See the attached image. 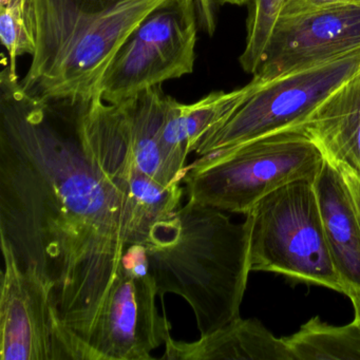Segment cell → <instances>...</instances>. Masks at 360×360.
Wrapping results in <instances>:
<instances>
[{
  "label": "cell",
  "instance_id": "1",
  "mask_svg": "<svg viewBox=\"0 0 360 360\" xmlns=\"http://www.w3.org/2000/svg\"><path fill=\"white\" fill-rule=\"evenodd\" d=\"M121 104L68 105L0 75V239L53 288L65 326L89 343L130 245H143Z\"/></svg>",
  "mask_w": 360,
  "mask_h": 360
},
{
  "label": "cell",
  "instance_id": "2",
  "mask_svg": "<svg viewBox=\"0 0 360 360\" xmlns=\"http://www.w3.org/2000/svg\"><path fill=\"white\" fill-rule=\"evenodd\" d=\"M158 297H182L201 336L240 317L250 275L245 222L188 200L155 224L144 244Z\"/></svg>",
  "mask_w": 360,
  "mask_h": 360
},
{
  "label": "cell",
  "instance_id": "3",
  "mask_svg": "<svg viewBox=\"0 0 360 360\" xmlns=\"http://www.w3.org/2000/svg\"><path fill=\"white\" fill-rule=\"evenodd\" d=\"M164 1L22 0L34 50L20 85L47 102L89 103L120 48Z\"/></svg>",
  "mask_w": 360,
  "mask_h": 360
},
{
  "label": "cell",
  "instance_id": "4",
  "mask_svg": "<svg viewBox=\"0 0 360 360\" xmlns=\"http://www.w3.org/2000/svg\"><path fill=\"white\" fill-rule=\"evenodd\" d=\"M323 161L309 136L286 131L201 155L188 166L182 183L195 203L246 214L279 187L303 179L314 181Z\"/></svg>",
  "mask_w": 360,
  "mask_h": 360
},
{
  "label": "cell",
  "instance_id": "5",
  "mask_svg": "<svg viewBox=\"0 0 360 360\" xmlns=\"http://www.w3.org/2000/svg\"><path fill=\"white\" fill-rule=\"evenodd\" d=\"M244 222L250 271L280 274L347 295L326 240L313 180L276 189L245 214Z\"/></svg>",
  "mask_w": 360,
  "mask_h": 360
},
{
  "label": "cell",
  "instance_id": "6",
  "mask_svg": "<svg viewBox=\"0 0 360 360\" xmlns=\"http://www.w3.org/2000/svg\"><path fill=\"white\" fill-rule=\"evenodd\" d=\"M359 72L357 47L269 79H260L258 87L231 117L204 136L195 153L201 157L296 131L333 92Z\"/></svg>",
  "mask_w": 360,
  "mask_h": 360
},
{
  "label": "cell",
  "instance_id": "7",
  "mask_svg": "<svg viewBox=\"0 0 360 360\" xmlns=\"http://www.w3.org/2000/svg\"><path fill=\"white\" fill-rule=\"evenodd\" d=\"M197 0H165L132 31L109 66L101 96L120 104L195 70Z\"/></svg>",
  "mask_w": 360,
  "mask_h": 360
},
{
  "label": "cell",
  "instance_id": "8",
  "mask_svg": "<svg viewBox=\"0 0 360 360\" xmlns=\"http://www.w3.org/2000/svg\"><path fill=\"white\" fill-rule=\"evenodd\" d=\"M0 244V360H88L60 318L53 288L37 271L22 269L6 240Z\"/></svg>",
  "mask_w": 360,
  "mask_h": 360
},
{
  "label": "cell",
  "instance_id": "9",
  "mask_svg": "<svg viewBox=\"0 0 360 360\" xmlns=\"http://www.w3.org/2000/svg\"><path fill=\"white\" fill-rule=\"evenodd\" d=\"M149 273L122 263L110 298L96 322L89 347L92 360H151L165 343L172 324L161 316Z\"/></svg>",
  "mask_w": 360,
  "mask_h": 360
},
{
  "label": "cell",
  "instance_id": "10",
  "mask_svg": "<svg viewBox=\"0 0 360 360\" xmlns=\"http://www.w3.org/2000/svg\"><path fill=\"white\" fill-rule=\"evenodd\" d=\"M357 47H360V5L282 18L252 77L269 79Z\"/></svg>",
  "mask_w": 360,
  "mask_h": 360
},
{
  "label": "cell",
  "instance_id": "11",
  "mask_svg": "<svg viewBox=\"0 0 360 360\" xmlns=\"http://www.w3.org/2000/svg\"><path fill=\"white\" fill-rule=\"evenodd\" d=\"M314 187L337 271L347 292L360 290V218L351 191L338 168L326 158Z\"/></svg>",
  "mask_w": 360,
  "mask_h": 360
},
{
  "label": "cell",
  "instance_id": "12",
  "mask_svg": "<svg viewBox=\"0 0 360 360\" xmlns=\"http://www.w3.org/2000/svg\"><path fill=\"white\" fill-rule=\"evenodd\" d=\"M166 360H295L288 341L259 320L236 318L193 342L166 338Z\"/></svg>",
  "mask_w": 360,
  "mask_h": 360
},
{
  "label": "cell",
  "instance_id": "13",
  "mask_svg": "<svg viewBox=\"0 0 360 360\" xmlns=\"http://www.w3.org/2000/svg\"><path fill=\"white\" fill-rule=\"evenodd\" d=\"M260 79L231 91H216L197 102L183 104L166 96L163 139L176 167L187 172V157L195 151L204 136L222 125L254 92Z\"/></svg>",
  "mask_w": 360,
  "mask_h": 360
},
{
  "label": "cell",
  "instance_id": "14",
  "mask_svg": "<svg viewBox=\"0 0 360 360\" xmlns=\"http://www.w3.org/2000/svg\"><path fill=\"white\" fill-rule=\"evenodd\" d=\"M296 131L309 136L326 159L360 174V72L333 92Z\"/></svg>",
  "mask_w": 360,
  "mask_h": 360
},
{
  "label": "cell",
  "instance_id": "15",
  "mask_svg": "<svg viewBox=\"0 0 360 360\" xmlns=\"http://www.w3.org/2000/svg\"><path fill=\"white\" fill-rule=\"evenodd\" d=\"M120 104L136 168L164 185L182 183L186 172L176 167L164 143L166 94L161 86Z\"/></svg>",
  "mask_w": 360,
  "mask_h": 360
},
{
  "label": "cell",
  "instance_id": "16",
  "mask_svg": "<svg viewBox=\"0 0 360 360\" xmlns=\"http://www.w3.org/2000/svg\"><path fill=\"white\" fill-rule=\"evenodd\" d=\"M295 360H360V324L334 326L311 318L285 337Z\"/></svg>",
  "mask_w": 360,
  "mask_h": 360
},
{
  "label": "cell",
  "instance_id": "17",
  "mask_svg": "<svg viewBox=\"0 0 360 360\" xmlns=\"http://www.w3.org/2000/svg\"><path fill=\"white\" fill-rule=\"evenodd\" d=\"M130 193L136 203V222L144 245L151 229L182 206L185 189L182 183L162 184L134 166L130 174Z\"/></svg>",
  "mask_w": 360,
  "mask_h": 360
},
{
  "label": "cell",
  "instance_id": "18",
  "mask_svg": "<svg viewBox=\"0 0 360 360\" xmlns=\"http://www.w3.org/2000/svg\"><path fill=\"white\" fill-rule=\"evenodd\" d=\"M285 0H250L246 20V39L240 65L246 73L258 70L274 31L281 18Z\"/></svg>",
  "mask_w": 360,
  "mask_h": 360
},
{
  "label": "cell",
  "instance_id": "19",
  "mask_svg": "<svg viewBox=\"0 0 360 360\" xmlns=\"http://www.w3.org/2000/svg\"><path fill=\"white\" fill-rule=\"evenodd\" d=\"M0 41L7 50L8 71L13 79H20L18 75V60L20 56H32L34 45L27 27L22 0L0 5Z\"/></svg>",
  "mask_w": 360,
  "mask_h": 360
},
{
  "label": "cell",
  "instance_id": "20",
  "mask_svg": "<svg viewBox=\"0 0 360 360\" xmlns=\"http://www.w3.org/2000/svg\"><path fill=\"white\" fill-rule=\"evenodd\" d=\"M347 5H360V0H285L280 20Z\"/></svg>",
  "mask_w": 360,
  "mask_h": 360
},
{
  "label": "cell",
  "instance_id": "21",
  "mask_svg": "<svg viewBox=\"0 0 360 360\" xmlns=\"http://www.w3.org/2000/svg\"><path fill=\"white\" fill-rule=\"evenodd\" d=\"M330 161V160H328ZM332 162V161H330ZM339 172L342 174L347 182V187L351 191L352 197H353L354 203H355L356 210H357L358 216L360 218V174L357 170L353 169L351 166L347 165L343 163H336L332 162Z\"/></svg>",
  "mask_w": 360,
  "mask_h": 360
},
{
  "label": "cell",
  "instance_id": "22",
  "mask_svg": "<svg viewBox=\"0 0 360 360\" xmlns=\"http://www.w3.org/2000/svg\"><path fill=\"white\" fill-rule=\"evenodd\" d=\"M347 296L352 301L354 307V313H355V321L360 324V290H349Z\"/></svg>",
  "mask_w": 360,
  "mask_h": 360
},
{
  "label": "cell",
  "instance_id": "23",
  "mask_svg": "<svg viewBox=\"0 0 360 360\" xmlns=\"http://www.w3.org/2000/svg\"><path fill=\"white\" fill-rule=\"evenodd\" d=\"M220 5L244 6L248 5L250 0H214Z\"/></svg>",
  "mask_w": 360,
  "mask_h": 360
},
{
  "label": "cell",
  "instance_id": "24",
  "mask_svg": "<svg viewBox=\"0 0 360 360\" xmlns=\"http://www.w3.org/2000/svg\"><path fill=\"white\" fill-rule=\"evenodd\" d=\"M200 9L207 10L212 7L214 0H197Z\"/></svg>",
  "mask_w": 360,
  "mask_h": 360
},
{
  "label": "cell",
  "instance_id": "25",
  "mask_svg": "<svg viewBox=\"0 0 360 360\" xmlns=\"http://www.w3.org/2000/svg\"><path fill=\"white\" fill-rule=\"evenodd\" d=\"M13 0H0V5H6V4L12 3Z\"/></svg>",
  "mask_w": 360,
  "mask_h": 360
}]
</instances>
